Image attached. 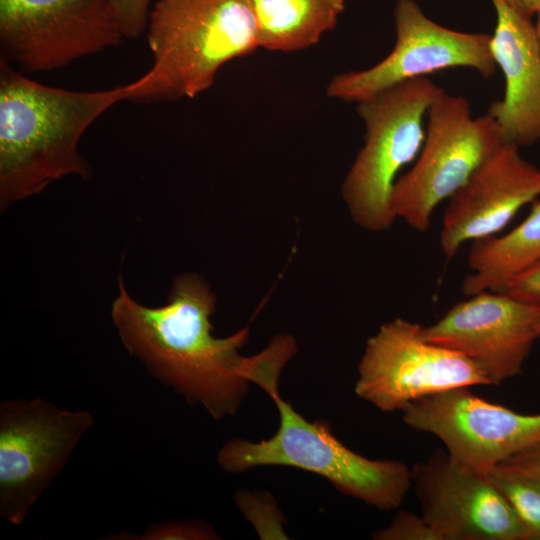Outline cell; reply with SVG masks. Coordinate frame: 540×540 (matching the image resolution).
<instances>
[{
	"mask_svg": "<svg viewBox=\"0 0 540 540\" xmlns=\"http://www.w3.org/2000/svg\"><path fill=\"white\" fill-rule=\"evenodd\" d=\"M469 388H451L411 402L402 410L404 422L438 437L454 462L483 475L540 442V413H517Z\"/></svg>",
	"mask_w": 540,
	"mask_h": 540,
	"instance_id": "cell-11",
	"label": "cell"
},
{
	"mask_svg": "<svg viewBox=\"0 0 540 540\" xmlns=\"http://www.w3.org/2000/svg\"><path fill=\"white\" fill-rule=\"evenodd\" d=\"M394 20L392 51L372 67L335 75L326 87L328 97L359 103L435 71L470 68L488 78L497 68L489 34L444 27L430 19L415 0H397Z\"/></svg>",
	"mask_w": 540,
	"mask_h": 540,
	"instance_id": "cell-10",
	"label": "cell"
},
{
	"mask_svg": "<svg viewBox=\"0 0 540 540\" xmlns=\"http://www.w3.org/2000/svg\"><path fill=\"white\" fill-rule=\"evenodd\" d=\"M443 88L427 76L413 78L357 103L365 137L342 186L354 220L384 231L396 219L390 206L397 174L416 158L426 131L424 119Z\"/></svg>",
	"mask_w": 540,
	"mask_h": 540,
	"instance_id": "cell-5",
	"label": "cell"
},
{
	"mask_svg": "<svg viewBox=\"0 0 540 540\" xmlns=\"http://www.w3.org/2000/svg\"><path fill=\"white\" fill-rule=\"evenodd\" d=\"M213 528L203 521H166L147 527L143 534L133 535L121 531L109 539L122 540H206L218 539Z\"/></svg>",
	"mask_w": 540,
	"mask_h": 540,
	"instance_id": "cell-19",
	"label": "cell"
},
{
	"mask_svg": "<svg viewBox=\"0 0 540 540\" xmlns=\"http://www.w3.org/2000/svg\"><path fill=\"white\" fill-rule=\"evenodd\" d=\"M273 380L262 389L280 415L276 433L267 440L228 441L218 452V463L228 473L257 466H290L315 473L343 494L380 510L397 509L412 485V473L396 460H372L340 442L326 421H307L284 401Z\"/></svg>",
	"mask_w": 540,
	"mask_h": 540,
	"instance_id": "cell-4",
	"label": "cell"
},
{
	"mask_svg": "<svg viewBox=\"0 0 540 540\" xmlns=\"http://www.w3.org/2000/svg\"><path fill=\"white\" fill-rule=\"evenodd\" d=\"M503 463L540 480V442L518 452Z\"/></svg>",
	"mask_w": 540,
	"mask_h": 540,
	"instance_id": "cell-23",
	"label": "cell"
},
{
	"mask_svg": "<svg viewBox=\"0 0 540 540\" xmlns=\"http://www.w3.org/2000/svg\"><path fill=\"white\" fill-rule=\"evenodd\" d=\"M538 196L540 168L504 142L449 198L439 236L444 256L453 258L467 241L495 235Z\"/></svg>",
	"mask_w": 540,
	"mask_h": 540,
	"instance_id": "cell-14",
	"label": "cell"
},
{
	"mask_svg": "<svg viewBox=\"0 0 540 540\" xmlns=\"http://www.w3.org/2000/svg\"><path fill=\"white\" fill-rule=\"evenodd\" d=\"M358 371L356 394L383 412L451 388L490 385L469 358L425 340L420 324L402 318L368 339Z\"/></svg>",
	"mask_w": 540,
	"mask_h": 540,
	"instance_id": "cell-9",
	"label": "cell"
},
{
	"mask_svg": "<svg viewBox=\"0 0 540 540\" xmlns=\"http://www.w3.org/2000/svg\"><path fill=\"white\" fill-rule=\"evenodd\" d=\"M496 26L491 51L503 73L505 90L487 113L497 123L503 140L517 147L540 141V41L532 18L506 0H491Z\"/></svg>",
	"mask_w": 540,
	"mask_h": 540,
	"instance_id": "cell-15",
	"label": "cell"
},
{
	"mask_svg": "<svg viewBox=\"0 0 540 540\" xmlns=\"http://www.w3.org/2000/svg\"><path fill=\"white\" fill-rule=\"evenodd\" d=\"M537 21L535 24V29H536V33H537V36H538V39L540 41V14L537 16Z\"/></svg>",
	"mask_w": 540,
	"mask_h": 540,
	"instance_id": "cell-25",
	"label": "cell"
},
{
	"mask_svg": "<svg viewBox=\"0 0 540 540\" xmlns=\"http://www.w3.org/2000/svg\"><path fill=\"white\" fill-rule=\"evenodd\" d=\"M503 292L525 302L540 305V262L511 279Z\"/></svg>",
	"mask_w": 540,
	"mask_h": 540,
	"instance_id": "cell-22",
	"label": "cell"
},
{
	"mask_svg": "<svg viewBox=\"0 0 540 540\" xmlns=\"http://www.w3.org/2000/svg\"><path fill=\"white\" fill-rule=\"evenodd\" d=\"M124 39L107 0H0V60L23 74L61 69Z\"/></svg>",
	"mask_w": 540,
	"mask_h": 540,
	"instance_id": "cell-8",
	"label": "cell"
},
{
	"mask_svg": "<svg viewBox=\"0 0 540 540\" xmlns=\"http://www.w3.org/2000/svg\"><path fill=\"white\" fill-rule=\"evenodd\" d=\"M379 540H441L439 534L420 515L410 511H399L391 524L376 531Z\"/></svg>",
	"mask_w": 540,
	"mask_h": 540,
	"instance_id": "cell-20",
	"label": "cell"
},
{
	"mask_svg": "<svg viewBox=\"0 0 540 540\" xmlns=\"http://www.w3.org/2000/svg\"><path fill=\"white\" fill-rule=\"evenodd\" d=\"M414 166L397 178L390 206L395 218L425 232L436 207L450 198L505 141L488 114L474 117L466 98L444 90L427 112Z\"/></svg>",
	"mask_w": 540,
	"mask_h": 540,
	"instance_id": "cell-6",
	"label": "cell"
},
{
	"mask_svg": "<svg viewBox=\"0 0 540 540\" xmlns=\"http://www.w3.org/2000/svg\"><path fill=\"white\" fill-rule=\"evenodd\" d=\"M421 516L441 540H529L521 521L485 475L437 449L411 470Z\"/></svg>",
	"mask_w": 540,
	"mask_h": 540,
	"instance_id": "cell-13",
	"label": "cell"
},
{
	"mask_svg": "<svg viewBox=\"0 0 540 540\" xmlns=\"http://www.w3.org/2000/svg\"><path fill=\"white\" fill-rule=\"evenodd\" d=\"M214 310L215 297L196 274L175 279L168 302L156 308L132 299L120 275L111 317L126 350L155 379L221 420L236 413L249 384L283 357L288 345L278 335L262 352L243 356L239 350L248 327L217 338L210 322Z\"/></svg>",
	"mask_w": 540,
	"mask_h": 540,
	"instance_id": "cell-1",
	"label": "cell"
},
{
	"mask_svg": "<svg viewBox=\"0 0 540 540\" xmlns=\"http://www.w3.org/2000/svg\"><path fill=\"white\" fill-rule=\"evenodd\" d=\"M528 217L509 233L473 241L462 290L468 295L503 292L515 276L540 262V201H533Z\"/></svg>",
	"mask_w": 540,
	"mask_h": 540,
	"instance_id": "cell-17",
	"label": "cell"
},
{
	"mask_svg": "<svg viewBox=\"0 0 540 540\" xmlns=\"http://www.w3.org/2000/svg\"><path fill=\"white\" fill-rule=\"evenodd\" d=\"M258 46L296 52L317 44L334 29L345 0H250Z\"/></svg>",
	"mask_w": 540,
	"mask_h": 540,
	"instance_id": "cell-16",
	"label": "cell"
},
{
	"mask_svg": "<svg viewBox=\"0 0 540 540\" xmlns=\"http://www.w3.org/2000/svg\"><path fill=\"white\" fill-rule=\"evenodd\" d=\"M484 475L507 500L529 540H540V480L506 463Z\"/></svg>",
	"mask_w": 540,
	"mask_h": 540,
	"instance_id": "cell-18",
	"label": "cell"
},
{
	"mask_svg": "<svg viewBox=\"0 0 540 540\" xmlns=\"http://www.w3.org/2000/svg\"><path fill=\"white\" fill-rule=\"evenodd\" d=\"M124 38L135 39L146 30L152 0H107Z\"/></svg>",
	"mask_w": 540,
	"mask_h": 540,
	"instance_id": "cell-21",
	"label": "cell"
},
{
	"mask_svg": "<svg viewBox=\"0 0 540 540\" xmlns=\"http://www.w3.org/2000/svg\"><path fill=\"white\" fill-rule=\"evenodd\" d=\"M422 337L465 355L490 385H499L521 374L540 337V305L505 292H479L455 304L436 323L422 326Z\"/></svg>",
	"mask_w": 540,
	"mask_h": 540,
	"instance_id": "cell-12",
	"label": "cell"
},
{
	"mask_svg": "<svg viewBox=\"0 0 540 540\" xmlns=\"http://www.w3.org/2000/svg\"><path fill=\"white\" fill-rule=\"evenodd\" d=\"M93 423L87 411L61 409L41 398L0 403V515L5 521L24 523Z\"/></svg>",
	"mask_w": 540,
	"mask_h": 540,
	"instance_id": "cell-7",
	"label": "cell"
},
{
	"mask_svg": "<svg viewBox=\"0 0 540 540\" xmlns=\"http://www.w3.org/2000/svg\"><path fill=\"white\" fill-rule=\"evenodd\" d=\"M513 8L527 17L540 14V0H506Z\"/></svg>",
	"mask_w": 540,
	"mask_h": 540,
	"instance_id": "cell-24",
	"label": "cell"
},
{
	"mask_svg": "<svg viewBox=\"0 0 540 540\" xmlns=\"http://www.w3.org/2000/svg\"><path fill=\"white\" fill-rule=\"evenodd\" d=\"M130 83L100 91H71L38 83L0 60V205L38 194L65 176H90L78 152L85 131Z\"/></svg>",
	"mask_w": 540,
	"mask_h": 540,
	"instance_id": "cell-2",
	"label": "cell"
},
{
	"mask_svg": "<svg viewBox=\"0 0 540 540\" xmlns=\"http://www.w3.org/2000/svg\"><path fill=\"white\" fill-rule=\"evenodd\" d=\"M146 35L152 66L130 83L138 103L194 98L223 65L259 48L250 0H158Z\"/></svg>",
	"mask_w": 540,
	"mask_h": 540,
	"instance_id": "cell-3",
	"label": "cell"
}]
</instances>
